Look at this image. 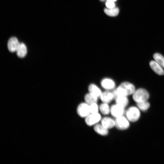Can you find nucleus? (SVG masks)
<instances>
[{
	"instance_id": "7",
	"label": "nucleus",
	"mask_w": 164,
	"mask_h": 164,
	"mask_svg": "<svg viewBox=\"0 0 164 164\" xmlns=\"http://www.w3.org/2000/svg\"><path fill=\"white\" fill-rule=\"evenodd\" d=\"M100 84L101 87L105 90H114L115 88L116 84L114 80L108 77L102 79L101 81Z\"/></svg>"
},
{
	"instance_id": "2",
	"label": "nucleus",
	"mask_w": 164,
	"mask_h": 164,
	"mask_svg": "<svg viewBox=\"0 0 164 164\" xmlns=\"http://www.w3.org/2000/svg\"><path fill=\"white\" fill-rule=\"evenodd\" d=\"M149 97V94L145 90L140 88L134 92L133 99L136 103L147 101Z\"/></svg>"
},
{
	"instance_id": "20",
	"label": "nucleus",
	"mask_w": 164,
	"mask_h": 164,
	"mask_svg": "<svg viewBox=\"0 0 164 164\" xmlns=\"http://www.w3.org/2000/svg\"><path fill=\"white\" fill-rule=\"evenodd\" d=\"M155 61L164 68V57L159 53H155L153 55Z\"/></svg>"
},
{
	"instance_id": "8",
	"label": "nucleus",
	"mask_w": 164,
	"mask_h": 164,
	"mask_svg": "<svg viewBox=\"0 0 164 164\" xmlns=\"http://www.w3.org/2000/svg\"><path fill=\"white\" fill-rule=\"evenodd\" d=\"M125 108L115 103L110 107V114L116 118L123 116L125 113Z\"/></svg>"
},
{
	"instance_id": "21",
	"label": "nucleus",
	"mask_w": 164,
	"mask_h": 164,
	"mask_svg": "<svg viewBox=\"0 0 164 164\" xmlns=\"http://www.w3.org/2000/svg\"><path fill=\"white\" fill-rule=\"evenodd\" d=\"M136 103L138 108L142 111H145L147 110L150 107L149 103L147 101Z\"/></svg>"
},
{
	"instance_id": "5",
	"label": "nucleus",
	"mask_w": 164,
	"mask_h": 164,
	"mask_svg": "<svg viewBox=\"0 0 164 164\" xmlns=\"http://www.w3.org/2000/svg\"><path fill=\"white\" fill-rule=\"evenodd\" d=\"M126 118L129 121L134 122L137 120L140 116L138 109L135 107L129 108L126 112Z\"/></svg>"
},
{
	"instance_id": "12",
	"label": "nucleus",
	"mask_w": 164,
	"mask_h": 164,
	"mask_svg": "<svg viewBox=\"0 0 164 164\" xmlns=\"http://www.w3.org/2000/svg\"><path fill=\"white\" fill-rule=\"evenodd\" d=\"M88 92L100 97L102 92L100 88L96 84L92 83L89 84L88 87Z\"/></svg>"
},
{
	"instance_id": "9",
	"label": "nucleus",
	"mask_w": 164,
	"mask_h": 164,
	"mask_svg": "<svg viewBox=\"0 0 164 164\" xmlns=\"http://www.w3.org/2000/svg\"><path fill=\"white\" fill-rule=\"evenodd\" d=\"M115 98L113 91L107 90L102 92L99 97L102 102L108 104L115 99Z\"/></svg>"
},
{
	"instance_id": "19",
	"label": "nucleus",
	"mask_w": 164,
	"mask_h": 164,
	"mask_svg": "<svg viewBox=\"0 0 164 164\" xmlns=\"http://www.w3.org/2000/svg\"><path fill=\"white\" fill-rule=\"evenodd\" d=\"M104 11L107 15L111 16L117 15L119 12L118 9L116 7L112 8H106L104 9Z\"/></svg>"
},
{
	"instance_id": "13",
	"label": "nucleus",
	"mask_w": 164,
	"mask_h": 164,
	"mask_svg": "<svg viewBox=\"0 0 164 164\" xmlns=\"http://www.w3.org/2000/svg\"><path fill=\"white\" fill-rule=\"evenodd\" d=\"M151 69L156 74L159 75L164 74V70L162 67L155 61H152L149 63Z\"/></svg>"
},
{
	"instance_id": "11",
	"label": "nucleus",
	"mask_w": 164,
	"mask_h": 164,
	"mask_svg": "<svg viewBox=\"0 0 164 164\" xmlns=\"http://www.w3.org/2000/svg\"><path fill=\"white\" fill-rule=\"evenodd\" d=\"M20 43L15 37L11 38L8 43V48L9 50L11 52H16Z\"/></svg>"
},
{
	"instance_id": "10",
	"label": "nucleus",
	"mask_w": 164,
	"mask_h": 164,
	"mask_svg": "<svg viewBox=\"0 0 164 164\" xmlns=\"http://www.w3.org/2000/svg\"><path fill=\"white\" fill-rule=\"evenodd\" d=\"M100 122L104 127L108 130L115 126V120L109 117L105 116L102 118Z\"/></svg>"
},
{
	"instance_id": "4",
	"label": "nucleus",
	"mask_w": 164,
	"mask_h": 164,
	"mask_svg": "<svg viewBox=\"0 0 164 164\" xmlns=\"http://www.w3.org/2000/svg\"><path fill=\"white\" fill-rule=\"evenodd\" d=\"M76 111L79 116L85 118L90 113V105L85 101L81 102L77 106Z\"/></svg>"
},
{
	"instance_id": "3",
	"label": "nucleus",
	"mask_w": 164,
	"mask_h": 164,
	"mask_svg": "<svg viewBox=\"0 0 164 164\" xmlns=\"http://www.w3.org/2000/svg\"><path fill=\"white\" fill-rule=\"evenodd\" d=\"M101 118V115L99 112L90 113L85 118V122L87 125L91 126L98 123Z\"/></svg>"
},
{
	"instance_id": "22",
	"label": "nucleus",
	"mask_w": 164,
	"mask_h": 164,
	"mask_svg": "<svg viewBox=\"0 0 164 164\" xmlns=\"http://www.w3.org/2000/svg\"><path fill=\"white\" fill-rule=\"evenodd\" d=\"M90 113H96L98 112L99 106L97 103H94L90 105Z\"/></svg>"
},
{
	"instance_id": "18",
	"label": "nucleus",
	"mask_w": 164,
	"mask_h": 164,
	"mask_svg": "<svg viewBox=\"0 0 164 164\" xmlns=\"http://www.w3.org/2000/svg\"><path fill=\"white\" fill-rule=\"evenodd\" d=\"M99 110L101 113L104 115H108L110 113V107L108 103L102 102L99 105Z\"/></svg>"
},
{
	"instance_id": "15",
	"label": "nucleus",
	"mask_w": 164,
	"mask_h": 164,
	"mask_svg": "<svg viewBox=\"0 0 164 164\" xmlns=\"http://www.w3.org/2000/svg\"><path fill=\"white\" fill-rule=\"evenodd\" d=\"M115 103L125 108L128 103V100L126 96H119L114 99Z\"/></svg>"
},
{
	"instance_id": "25",
	"label": "nucleus",
	"mask_w": 164,
	"mask_h": 164,
	"mask_svg": "<svg viewBox=\"0 0 164 164\" xmlns=\"http://www.w3.org/2000/svg\"><path fill=\"white\" fill-rule=\"evenodd\" d=\"M101 1H103L105 0H100Z\"/></svg>"
},
{
	"instance_id": "1",
	"label": "nucleus",
	"mask_w": 164,
	"mask_h": 164,
	"mask_svg": "<svg viewBox=\"0 0 164 164\" xmlns=\"http://www.w3.org/2000/svg\"><path fill=\"white\" fill-rule=\"evenodd\" d=\"M135 87L132 84L127 82L122 83L114 90L116 96H127L133 94L135 91Z\"/></svg>"
},
{
	"instance_id": "14",
	"label": "nucleus",
	"mask_w": 164,
	"mask_h": 164,
	"mask_svg": "<svg viewBox=\"0 0 164 164\" xmlns=\"http://www.w3.org/2000/svg\"><path fill=\"white\" fill-rule=\"evenodd\" d=\"M94 130L98 134L102 136H107L109 133L108 129L105 128L101 124L98 123L94 125Z\"/></svg>"
},
{
	"instance_id": "24",
	"label": "nucleus",
	"mask_w": 164,
	"mask_h": 164,
	"mask_svg": "<svg viewBox=\"0 0 164 164\" xmlns=\"http://www.w3.org/2000/svg\"><path fill=\"white\" fill-rule=\"evenodd\" d=\"M107 1H111V2H114L115 1H116L117 0H107Z\"/></svg>"
},
{
	"instance_id": "17",
	"label": "nucleus",
	"mask_w": 164,
	"mask_h": 164,
	"mask_svg": "<svg viewBox=\"0 0 164 164\" xmlns=\"http://www.w3.org/2000/svg\"><path fill=\"white\" fill-rule=\"evenodd\" d=\"M16 52L18 57L21 58L24 57L27 53V49L26 45L24 43H20Z\"/></svg>"
},
{
	"instance_id": "16",
	"label": "nucleus",
	"mask_w": 164,
	"mask_h": 164,
	"mask_svg": "<svg viewBox=\"0 0 164 164\" xmlns=\"http://www.w3.org/2000/svg\"><path fill=\"white\" fill-rule=\"evenodd\" d=\"M98 98L93 94L88 92L84 96V100L85 102L90 105L92 103H97Z\"/></svg>"
},
{
	"instance_id": "6",
	"label": "nucleus",
	"mask_w": 164,
	"mask_h": 164,
	"mask_svg": "<svg viewBox=\"0 0 164 164\" xmlns=\"http://www.w3.org/2000/svg\"><path fill=\"white\" fill-rule=\"evenodd\" d=\"M115 126L120 130H124L128 128L129 126V120L126 117L123 116L115 118Z\"/></svg>"
},
{
	"instance_id": "23",
	"label": "nucleus",
	"mask_w": 164,
	"mask_h": 164,
	"mask_svg": "<svg viewBox=\"0 0 164 164\" xmlns=\"http://www.w3.org/2000/svg\"><path fill=\"white\" fill-rule=\"evenodd\" d=\"M105 4L108 8H112L115 7V4L113 2L107 1Z\"/></svg>"
}]
</instances>
